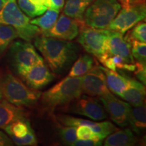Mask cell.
<instances>
[{
    "label": "cell",
    "mask_w": 146,
    "mask_h": 146,
    "mask_svg": "<svg viewBox=\"0 0 146 146\" xmlns=\"http://www.w3.org/2000/svg\"><path fill=\"white\" fill-rule=\"evenodd\" d=\"M65 14H61L50 29L42 33L41 35L56 38L65 41L75 39L79 33L80 26L83 24Z\"/></svg>",
    "instance_id": "obj_12"
},
{
    "label": "cell",
    "mask_w": 146,
    "mask_h": 146,
    "mask_svg": "<svg viewBox=\"0 0 146 146\" xmlns=\"http://www.w3.org/2000/svg\"><path fill=\"white\" fill-rule=\"evenodd\" d=\"M83 93L91 97H101L110 93L101 66H94L82 76Z\"/></svg>",
    "instance_id": "obj_13"
},
{
    "label": "cell",
    "mask_w": 146,
    "mask_h": 146,
    "mask_svg": "<svg viewBox=\"0 0 146 146\" xmlns=\"http://www.w3.org/2000/svg\"><path fill=\"white\" fill-rule=\"evenodd\" d=\"M14 145V142L10 137L0 131V146H11Z\"/></svg>",
    "instance_id": "obj_34"
},
{
    "label": "cell",
    "mask_w": 146,
    "mask_h": 146,
    "mask_svg": "<svg viewBox=\"0 0 146 146\" xmlns=\"http://www.w3.org/2000/svg\"><path fill=\"white\" fill-rule=\"evenodd\" d=\"M120 8L117 0H94L84 14L83 23L92 28L106 29Z\"/></svg>",
    "instance_id": "obj_5"
},
{
    "label": "cell",
    "mask_w": 146,
    "mask_h": 146,
    "mask_svg": "<svg viewBox=\"0 0 146 146\" xmlns=\"http://www.w3.org/2000/svg\"><path fill=\"white\" fill-rule=\"evenodd\" d=\"M20 76L27 86L35 90L43 89L55 78L44 60L33 65Z\"/></svg>",
    "instance_id": "obj_14"
},
{
    "label": "cell",
    "mask_w": 146,
    "mask_h": 146,
    "mask_svg": "<svg viewBox=\"0 0 146 146\" xmlns=\"http://www.w3.org/2000/svg\"><path fill=\"white\" fill-rule=\"evenodd\" d=\"M68 105H70V112L86 116L94 120H104L108 116L103 105L91 96H81Z\"/></svg>",
    "instance_id": "obj_10"
},
{
    "label": "cell",
    "mask_w": 146,
    "mask_h": 146,
    "mask_svg": "<svg viewBox=\"0 0 146 146\" xmlns=\"http://www.w3.org/2000/svg\"><path fill=\"white\" fill-rule=\"evenodd\" d=\"M145 96V85L131 78H129L127 87L120 96L133 107L144 104Z\"/></svg>",
    "instance_id": "obj_17"
},
{
    "label": "cell",
    "mask_w": 146,
    "mask_h": 146,
    "mask_svg": "<svg viewBox=\"0 0 146 146\" xmlns=\"http://www.w3.org/2000/svg\"><path fill=\"white\" fill-rule=\"evenodd\" d=\"M60 11L52 8H47V10L39 17L30 21L33 25H36L41 29L42 33L47 31L54 26L58 20Z\"/></svg>",
    "instance_id": "obj_24"
},
{
    "label": "cell",
    "mask_w": 146,
    "mask_h": 146,
    "mask_svg": "<svg viewBox=\"0 0 146 146\" xmlns=\"http://www.w3.org/2000/svg\"><path fill=\"white\" fill-rule=\"evenodd\" d=\"M119 12L106 29L115 31L122 34L132 29L146 16L145 2L122 6Z\"/></svg>",
    "instance_id": "obj_7"
},
{
    "label": "cell",
    "mask_w": 146,
    "mask_h": 146,
    "mask_svg": "<svg viewBox=\"0 0 146 146\" xmlns=\"http://www.w3.org/2000/svg\"><path fill=\"white\" fill-rule=\"evenodd\" d=\"M9 57L12 66L19 76L43 58L31 43L26 41H14L10 44Z\"/></svg>",
    "instance_id": "obj_6"
},
{
    "label": "cell",
    "mask_w": 146,
    "mask_h": 146,
    "mask_svg": "<svg viewBox=\"0 0 146 146\" xmlns=\"http://www.w3.org/2000/svg\"><path fill=\"white\" fill-rule=\"evenodd\" d=\"M3 94H2V92H1V89H0V101H1V100L3 99Z\"/></svg>",
    "instance_id": "obj_39"
},
{
    "label": "cell",
    "mask_w": 146,
    "mask_h": 146,
    "mask_svg": "<svg viewBox=\"0 0 146 146\" xmlns=\"http://www.w3.org/2000/svg\"><path fill=\"white\" fill-rule=\"evenodd\" d=\"M106 146H131L137 142V138L129 129H122L113 132L106 137Z\"/></svg>",
    "instance_id": "obj_19"
},
{
    "label": "cell",
    "mask_w": 146,
    "mask_h": 146,
    "mask_svg": "<svg viewBox=\"0 0 146 146\" xmlns=\"http://www.w3.org/2000/svg\"><path fill=\"white\" fill-rule=\"evenodd\" d=\"M33 130L30 121L27 118L16 120L4 128L11 139L25 137Z\"/></svg>",
    "instance_id": "obj_22"
},
{
    "label": "cell",
    "mask_w": 146,
    "mask_h": 146,
    "mask_svg": "<svg viewBox=\"0 0 146 146\" xmlns=\"http://www.w3.org/2000/svg\"><path fill=\"white\" fill-rule=\"evenodd\" d=\"M106 33L107 38L105 43V53L99 61L101 62L109 56L118 55L125 58L129 63H134L131 44L124 39L123 34L109 29H106Z\"/></svg>",
    "instance_id": "obj_11"
},
{
    "label": "cell",
    "mask_w": 146,
    "mask_h": 146,
    "mask_svg": "<svg viewBox=\"0 0 146 146\" xmlns=\"http://www.w3.org/2000/svg\"><path fill=\"white\" fill-rule=\"evenodd\" d=\"M99 100L114 123L120 127L129 125L132 106L128 102L118 99L111 93L99 97Z\"/></svg>",
    "instance_id": "obj_9"
},
{
    "label": "cell",
    "mask_w": 146,
    "mask_h": 146,
    "mask_svg": "<svg viewBox=\"0 0 146 146\" xmlns=\"http://www.w3.org/2000/svg\"><path fill=\"white\" fill-rule=\"evenodd\" d=\"M18 37V33L14 27L0 23V56L4 54L11 43Z\"/></svg>",
    "instance_id": "obj_25"
},
{
    "label": "cell",
    "mask_w": 146,
    "mask_h": 146,
    "mask_svg": "<svg viewBox=\"0 0 146 146\" xmlns=\"http://www.w3.org/2000/svg\"><path fill=\"white\" fill-rule=\"evenodd\" d=\"M78 43L85 50L100 60L105 53V43L107 35L106 29H98L82 24L80 26Z\"/></svg>",
    "instance_id": "obj_8"
},
{
    "label": "cell",
    "mask_w": 146,
    "mask_h": 146,
    "mask_svg": "<svg viewBox=\"0 0 146 146\" xmlns=\"http://www.w3.org/2000/svg\"><path fill=\"white\" fill-rule=\"evenodd\" d=\"M96 65V60L88 54L82 55L74 62L68 76L77 77L88 72Z\"/></svg>",
    "instance_id": "obj_23"
},
{
    "label": "cell",
    "mask_w": 146,
    "mask_h": 146,
    "mask_svg": "<svg viewBox=\"0 0 146 146\" xmlns=\"http://www.w3.org/2000/svg\"><path fill=\"white\" fill-rule=\"evenodd\" d=\"M27 118V112L23 108L17 106L5 100L0 101V129H4L12 122Z\"/></svg>",
    "instance_id": "obj_16"
},
{
    "label": "cell",
    "mask_w": 146,
    "mask_h": 146,
    "mask_svg": "<svg viewBox=\"0 0 146 146\" xmlns=\"http://www.w3.org/2000/svg\"><path fill=\"white\" fill-rule=\"evenodd\" d=\"M129 125L131 129L137 134H141L146 127V110L145 106L131 107L129 120Z\"/></svg>",
    "instance_id": "obj_21"
},
{
    "label": "cell",
    "mask_w": 146,
    "mask_h": 146,
    "mask_svg": "<svg viewBox=\"0 0 146 146\" xmlns=\"http://www.w3.org/2000/svg\"><path fill=\"white\" fill-rule=\"evenodd\" d=\"M76 130V127L72 126H65L60 128V137L64 143L68 145H72V144L77 139Z\"/></svg>",
    "instance_id": "obj_29"
},
{
    "label": "cell",
    "mask_w": 146,
    "mask_h": 146,
    "mask_svg": "<svg viewBox=\"0 0 146 146\" xmlns=\"http://www.w3.org/2000/svg\"><path fill=\"white\" fill-rule=\"evenodd\" d=\"M0 89L6 101L21 107L35 106L42 94L30 88L10 72H6L0 78Z\"/></svg>",
    "instance_id": "obj_3"
},
{
    "label": "cell",
    "mask_w": 146,
    "mask_h": 146,
    "mask_svg": "<svg viewBox=\"0 0 146 146\" xmlns=\"http://www.w3.org/2000/svg\"><path fill=\"white\" fill-rule=\"evenodd\" d=\"M131 47V54L137 62L145 63L146 60V44L137 40H131L129 42Z\"/></svg>",
    "instance_id": "obj_28"
},
{
    "label": "cell",
    "mask_w": 146,
    "mask_h": 146,
    "mask_svg": "<svg viewBox=\"0 0 146 146\" xmlns=\"http://www.w3.org/2000/svg\"><path fill=\"white\" fill-rule=\"evenodd\" d=\"M34 45L41 52L49 68L56 74L68 70L79 51L75 43L41 35L35 38Z\"/></svg>",
    "instance_id": "obj_1"
},
{
    "label": "cell",
    "mask_w": 146,
    "mask_h": 146,
    "mask_svg": "<svg viewBox=\"0 0 146 146\" xmlns=\"http://www.w3.org/2000/svg\"><path fill=\"white\" fill-rule=\"evenodd\" d=\"M76 133L78 139H90L99 137L94 132V131L90 127L87 125H79L76 127Z\"/></svg>",
    "instance_id": "obj_30"
},
{
    "label": "cell",
    "mask_w": 146,
    "mask_h": 146,
    "mask_svg": "<svg viewBox=\"0 0 146 146\" xmlns=\"http://www.w3.org/2000/svg\"><path fill=\"white\" fill-rule=\"evenodd\" d=\"M17 3L21 10L29 18L41 16L47 10L46 6L36 5L29 0H18Z\"/></svg>",
    "instance_id": "obj_26"
},
{
    "label": "cell",
    "mask_w": 146,
    "mask_h": 146,
    "mask_svg": "<svg viewBox=\"0 0 146 146\" xmlns=\"http://www.w3.org/2000/svg\"><path fill=\"white\" fill-rule=\"evenodd\" d=\"M132 30L128 31V33L124 39L127 42H130L131 40H137L140 42L146 43V24L143 21L139 22L135 25Z\"/></svg>",
    "instance_id": "obj_27"
},
{
    "label": "cell",
    "mask_w": 146,
    "mask_h": 146,
    "mask_svg": "<svg viewBox=\"0 0 146 146\" xmlns=\"http://www.w3.org/2000/svg\"><path fill=\"white\" fill-rule=\"evenodd\" d=\"M117 1L120 3L122 7L125 6V5L136 4V3L143 2V1H145V0H117Z\"/></svg>",
    "instance_id": "obj_36"
},
{
    "label": "cell",
    "mask_w": 146,
    "mask_h": 146,
    "mask_svg": "<svg viewBox=\"0 0 146 146\" xmlns=\"http://www.w3.org/2000/svg\"><path fill=\"white\" fill-rule=\"evenodd\" d=\"M136 68L135 70V74L136 77L141 82L143 85L146 83V66L145 63L137 62L135 63Z\"/></svg>",
    "instance_id": "obj_33"
},
{
    "label": "cell",
    "mask_w": 146,
    "mask_h": 146,
    "mask_svg": "<svg viewBox=\"0 0 146 146\" xmlns=\"http://www.w3.org/2000/svg\"><path fill=\"white\" fill-rule=\"evenodd\" d=\"M0 23L14 27L18 37L31 42L41 35V31L36 25L30 23V18L21 10L16 0H7L0 10Z\"/></svg>",
    "instance_id": "obj_4"
},
{
    "label": "cell",
    "mask_w": 146,
    "mask_h": 146,
    "mask_svg": "<svg viewBox=\"0 0 146 146\" xmlns=\"http://www.w3.org/2000/svg\"><path fill=\"white\" fill-rule=\"evenodd\" d=\"M32 3L38 5H44L47 8L50 7V0H29Z\"/></svg>",
    "instance_id": "obj_37"
},
{
    "label": "cell",
    "mask_w": 146,
    "mask_h": 146,
    "mask_svg": "<svg viewBox=\"0 0 146 146\" xmlns=\"http://www.w3.org/2000/svg\"><path fill=\"white\" fill-rule=\"evenodd\" d=\"M94 0H67L63 14L80 22H83V16L87 8Z\"/></svg>",
    "instance_id": "obj_20"
},
{
    "label": "cell",
    "mask_w": 146,
    "mask_h": 146,
    "mask_svg": "<svg viewBox=\"0 0 146 146\" xmlns=\"http://www.w3.org/2000/svg\"><path fill=\"white\" fill-rule=\"evenodd\" d=\"M6 1H7V0H0V10L2 9L3 5H5V3Z\"/></svg>",
    "instance_id": "obj_38"
},
{
    "label": "cell",
    "mask_w": 146,
    "mask_h": 146,
    "mask_svg": "<svg viewBox=\"0 0 146 146\" xmlns=\"http://www.w3.org/2000/svg\"><path fill=\"white\" fill-rule=\"evenodd\" d=\"M101 68L105 74L106 80L109 90L114 94L120 96L127 87L129 78L121 75L116 71L110 70L106 67L101 66Z\"/></svg>",
    "instance_id": "obj_18"
},
{
    "label": "cell",
    "mask_w": 146,
    "mask_h": 146,
    "mask_svg": "<svg viewBox=\"0 0 146 146\" xmlns=\"http://www.w3.org/2000/svg\"><path fill=\"white\" fill-rule=\"evenodd\" d=\"M64 0H50V7L49 8L60 11L64 8Z\"/></svg>",
    "instance_id": "obj_35"
},
{
    "label": "cell",
    "mask_w": 146,
    "mask_h": 146,
    "mask_svg": "<svg viewBox=\"0 0 146 146\" xmlns=\"http://www.w3.org/2000/svg\"><path fill=\"white\" fill-rule=\"evenodd\" d=\"M12 140L14 143L20 146H32L37 145V139L36 137L33 130L31 131L25 137L21 139H12Z\"/></svg>",
    "instance_id": "obj_31"
},
{
    "label": "cell",
    "mask_w": 146,
    "mask_h": 146,
    "mask_svg": "<svg viewBox=\"0 0 146 146\" xmlns=\"http://www.w3.org/2000/svg\"><path fill=\"white\" fill-rule=\"evenodd\" d=\"M103 139L101 137H96L90 139H76L75 141L72 144L74 146H98L102 145L103 142Z\"/></svg>",
    "instance_id": "obj_32"
},
{
    "label": "cell",
    "mask_w": 146,
    "mask_h": 146,
    "mask_svg": "<svg viewBox=\"0 0 146 146\" xmlns=\"http://www.w3.org/2000/svg\"><path fill=\"white\" fill-rule=\"evenodd\" d=\"M82 94V76H67L41 94L40 99L43 106L53 110L59 106H68Z\"/></svg>",
    "instance_id": "obj_2"
},
{
    "label": "cell",
    "mask_w": 146,
    "mask_h": 146,
    "mask_svg": "<svg viewBox=\"0 0 146 146\" xmlns=\"http://www.w3.org/2000/svg\"><path fill=\"white\" fill-rule=\"evenodd\" d=\"M58 123L65 126L78 127L79 125H87L94 131V132L102 139H104L110 134L118 130V128L114 124L109 121L94 123L89 120L75 118L68 115L59 114L56 116Z\"/></svg>",
    "instance_id": "obj_15"
}]
</instances>
